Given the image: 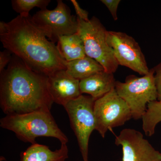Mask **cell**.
<instances>
[{
  "label": "cell",
  "mask_w": 161,
  "mask_h": 161,
  "mask_svg": "<svg viewBox=\"0 0 161 161\" xmlns=\"http://www.w3.org/2000/svg\"><path fill=\"white\" fill-rule=\"evenodd\" d=\"M0 74V107L6 115L50 111L54 102L47 76L35 71L14 55Z\"/></svg>",
  "instance_id": "1"
},
{
  "label": "cell",
  "mask_w": 161,
  "mask_h": 161,
  "mask_svg": "<svg viewBox=\"0 0 161 161\" xmlns=\"http://www.w3.org/2000/svg\"><path fill=\"white\" fill-rule=\"evenodd\" d=\"M7 25L6 31L0 35L3 46L35 71L49 77L66 70L67 61L57 45L35 25L31 16L19 15Z\"/></svg>",
  "instance_id": "2"
},
{
  "label": "cell",
  "mask_w": 161,
  "mask_h": 161,
  "mask_svg": "<svg viewBox=\"0 0 161 161\" xmlns=\"http://www.w3.org/2000/svg\"><path fill=\"white\" fill-rule=\"evenodd\" d=\"M2 128L14 132L24 142L36 143L40 136L58 139L61 144H67V136L60 130L50 111H38L24 114L6 115L1 119Z\"/></svg>",
  "instance_id": "3"
},
{
  "label": "cell",
  "mask_w": 161,
  "mask_h": 161,
  "mask_svg": "<svg viewBox=\"0 0 161 161\" xmlns=\"http://www.w3.org/2000/svg\"><path fill=\"white\" fill-rule=\"evenodd\" d=\"M77 19V34L83 41L86 56L96 60L106 72L114 74L119 65L107 42L108 31L95 16L88 21Z\"/></svg>",
  "instance_id": "4"
},
{
  "label": "cell",
  "mask_w": 161,
  "mask_h": 161,
  "mask_svg": "<svg viewBox=\"0 0 161 161\" xmlns=\"http://www.w3.org/2000/svg\"><path fill=\"white\" fill-rule=\"evenodd\" d=\"M115 90L126 103L135 119H142L148 104L158 99L153 68L142 77L130 75L125 82L116 81Z\"/></svg>",
  "instance_id": "5"
},
{
  "label": "cell",
  "mask_w": 161,
  "mask_h": 161,
  "mask_svg": "<svg viewBox=\"0 0 161 161\" xmlns=\"http://www.w3.org/2000/svg\"><path fill=\"white\" fill-rule=\"evenodd\" d=\"M95 100L90 95H81L64 107L68 114L83 161H89L90 137L93 131L96 130L94 110Z\"/></svg>",
  "instance_id": "6"
},
{
  "label": "cell",
  "mask_w": 161,
  "mask_h": 161,
  "mask_svg": "<svg viewBox=\"0 0 161 161\" xmlns=\"http://www.w3.org/2000/svg\"><path fill=\"white\" fill-rule=\"evenodd\" d=\"M57 7L53 10L40 9L31 16L32 21L42 31L47 39L58 43L62 36L77 33V17L71 14L69 8L61 0H58Z\"/></svg>",
  "instance_id": "7"
},
{
  "label": "cell",
  "mask_w": 161,
  "mask_h": 161,
  "mask_svg": "<svg viewBox=\"0 0 161 161\" xmlns=\"http://www.w3.org/2000/svg\"><path fill=\"white\" fill-rule=\"evenodd\" d=\"M94 110L96 130L103 138L108 130L123 125L132 118L130 108L115 89L96 99Z\"/></svg>",
  "instance_id": "8"
},
{
  "label": "cell",
  "mask_w": 161,
  "mask_h": 161,
  "mask_svg": "<svg viewBox=\"0 0 161 161\" xmlns=\"http://www.w3.org/2000/svg\"><path fill=\"white\" fill-rule=\"evenodd\" d=\"M106 39L119 65L143 76L149 73L146 58L134 38L122 32L108 31Z\"/></svg>",
  "instance_id": "9"
},
{
  "label": "cell",
  "mask_w": 161,
  "mask_h": 161,
  "mask_svg": "<svg viewBox=\"0 0 161 161\" xmlns=\"http://www.w3.org/2000/svg\"><path fill=\"white\" fill-rule=\"evenodd\" d=\"M115 144L122 147L123 161H161V153L137 130L124 129L116 136Z\"/></svg>",
  "instance_id": "10"
},
{
  "label": "cell",
  "mask_w": 161,
  "mask_h": 161,
  "mask_svg": "<svg viewBox=\"0 0 161 161\" xmlns=\"http://www.w3.org/2000/svg\"><path fill=\"white\" fill-rule=\"evenodd\" d=\"M47 87L53 102L63 107L82 95L80 80L72 77L66 70H60L47 77Z\"/></svg>",
  "instance_id": "11"
},
{
  "label": "cell",
  "mask_w": 161,
  "mask_h": 161,
  "mask_svg": "<svg viewBox=\"0 0 161 161\" xmlns=\"http://www.w3.org/2000/svg\"><path fill=\"white\" fill-rule=\"evenodd\" d=\"M116 81L112 73L105 71L98 72L80 80V92L96 100L115 89Z\"/></svg>",
  "instance_id": "12"
},
{
  "label": "cell",
  "mask_w": 161,
  "mask_h": 161,
  "mask_svg": "<svg viewBox=\"0 0 161 161\" xmlns=\"http://www.w3.org/2000/svg\"><path fill=\"white\" fill-rule=\"evenodd\" d=\"M67 144H61L60 149L52 151L45 145L32 144L20 153L21 161H65L68 158Z\"/></svg>",
  "instance_id": "13"
},
{
  "label": "cell",
  "mask_w": 161,
  "mask_h": 161,
  "mask_svg": "<svg viewBox=\"0 0 161 161\" xmlns=\"http://www.w3.org/2000/svg\"><path fill=\"white\" fill-rule=\"evenodd\" d=\"M57 46L60 54L67 62L86 56L83 41L77 33L60 37Z\"/></svg>",
  "instance_id": "14"
},
{
  "label": "cell",
  "mask_w": 161,
  "mask_h": 161,
  "mask_svg": "<svg viewBox=\"0 0 161 161\" xmlns=\"http://www.w3.org/2000/svg\"><path fill=\"white\" fill-rule=\"evenodd\" d=\"M65 65L67 72L72 77L80 80L98 72L105 71L100 64L87 56L73 61H67Z\"/></svg>",
  "instance_id": "15"
},
{
  "label": "cell",
  "mask_w": 161,
  "mask_h": 161,
  "mask_svg": "<svg viewBox=\"0 0 161 161\" xmlns=\"http://www.w3.org/2000/svg\"><path fill=\"white\" fill-rule=\"evenodd\" d=\"M142 129L147 136L153 135L157 125L161 122V100L150 102L142 118Z\"/></svg>",
  "instance_id": "16"
},
{
  "label": "cell",
  "mask_w": 161,
  "mask_h": 161,
  "mask_svg": "<svg viewBox=\"0 0 161 161\" xmlns=\"http://www.w3.org/2000/svg\"><path fill=\"white\" fill-rule=\"evenodd\" d=\"M50 2V0H13L11 3L13 9L20 15L29 16V12L35 7L47 9Z\"/></svg>",
  "instance_id": "17"
},
{
  "label": "cell",
  "mask_w": 161,
  "mask_h": 161,
  "mask_svg": "<svg viewBox=\"0 0 161 161\" xmlns=\"http://www.w3.org/2000/svg\"><path fill=\"white\" fill-rule=\"evenodd\" d=\"M102 3H103L112 15L113 19L115 21L118 20L117 10L119 5L120 3V0H101Z\"/></svg>",
  "instance_id": "18"
},
{
  "label": "cell",
  "mask_w": 161,
  "mask_h": 161,
  "mask_svg": "<svg viewBox=\"0 0 161 161\" xmlns=\"http://www.w3.org/2000/svg\"><path fill=\"white\" fill-rule=\"evenodd\" d=\"M154 70V79L158 100H161V62L153 68Z\"/></svg>",
  "instance_id": "19"
},
{
  "label": "cell",
  "mask_w": 161,
  "mask_h": 161,
  "mask_svg": "<svg viewBox=\"0 0 161 161\" xmlns=\"http://www.w3.org/2000/svg\"><path fill=\"white\" fill-rule=\"evenodd\" d=\"M11 53L7 50L0 52V74L5 69V68L11 61L12 58Z\"/></svg>",
  "instance_id": "20"
},
{
  "label": "cell",
  "mask_w": 161,
  "mask_h": 161,
  "mask_svg": "<svg viewBox=\"0 0 161 161\" xmlns=\"http://www.w3.org/2000/svg\"><path fill=\"white\" fill-rule=\"evenodd\" d=\"M70 2L74 6L77 17L83 21H88L90 20L89 19V13L85 9H82L77 1L75 0H71Z\"/></svg>",
  "instance_id": "21"
},
{
  "label": "cell",
  "mask_w": 161,
  "mask_h": 161,
  "mask_svg": "<svg viewBox=\"0 0 161 161\" xmlns=\"http://www.w3.org/2000/svg\"><path fill=\"white\" fill-rule=\"evenodd\" d=\"M7 23L1 21L0 22V35L3 34L7 30Z\"/></svg>",
  "instance_id": "22"
}]
</instances>
